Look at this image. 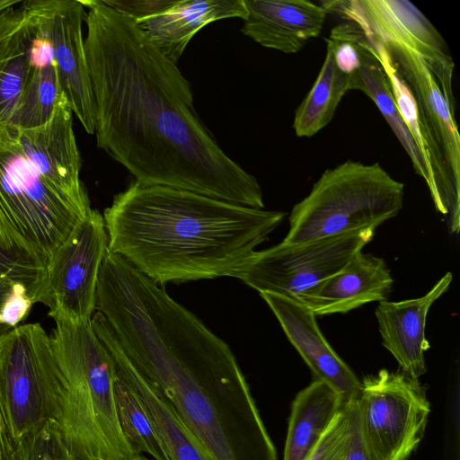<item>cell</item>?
Listing matches in <instances>:
<instances>
[{
	"instance_id": "8",
	"label": "cell",
	"mask_w": 460,
	"mask_h": 460,
	"mask_svg": "<svg viewBox=\"0 0 460 460\" xmlns=\"http://www.w3.org/2000/svg\"><path fill=\"white\" fill-rule=\"evenodd\" d=\"M374 235L375 229L367 228L302 243L282 241L266 250L254 251L232 277L259 293L295 299L339 271Z\"/></svg>"
},
{
	"instance_id": "18",
	"label": "cell",
	"mask_w": 460,
	"mask_h": 460,
	"mask_svg": "<svg viewBox=\"0 0 460 460\" xmlns=\"http://www.w3.org/2000/svg\"><path fill=\"white\" fill-rule=\"evenodd\" d=\"M241 31L260 45L294 54L318 37L327 12L306 0H243Z\"/></svg>"
},
{
	"instance_id": "27",
	"label": "cell",
	"mask_w": 460,
	"mask_h": 460,
	"mask_svg": "<svg viewBox=\"0 0 460 460\" xmlns=\"http://www.w3.org/2000/svg\"><path fill=\"white\" fill-rule=\"evenodd\" d=\"M113 390L120 429L133 449L138 455L147 453L154 460H170L160 436L136 393L117 374Z\"/></svg>"
},
{
	"instance_id": "12",
	"label": "cell",
	"mask_w": 460,
	"mask_h": 460,
	"mask_svg": "<svg viewBox=\"0 0 460 460\" xmlns=\"http://www.w3.org/2000/svg\"><path fill=\"white\" fill-rule=\"evenodd\" d=\"M28 23L48 39L60 86L84 129L94 134V102L84 50L81 0L21 2Z\"/></svg>"
},
{
	"instance_id": "29",
	"label": "cell",
	"mask_w": 460,
	"mask_h": 460,
	"mask_svg": "<svg viewBox=\"0 0 460 460\" xmlns=\"http://www.w3.org/2000/svg\"><path fill=\"white\" fill-rule=\"evenodd\" d=\"M352 430L349 402L334 417L308 460H347Z\"/></svg>"
},
{
	"instance_id": "9",
	"label": "cell",
	"mask_w": 460,
	"mask_h": 460,
	"mask_svg": "<svg viewBox=\"0 0 460 460\" xmlns=\"http://www.w3.org/2000/svg\"><path fill=\"white\" fill-rule=\"evenodd\" d=\"M107 252L102 214L92 209L47 265L39 303L49 308L54 321H91L96 310L99 273Z\"/></svg>"
},
{
	"instance_id": "6",
	"label": "cell",
	"mask_w": 460,
	"mask_h": 460,
	"mask_svg": "<svg viewBox=\"0 0 460 460\" xmlns=\"http://www.w3.org/2000/svg\"><path fill=\"white\" fill-rule=\"evenodd\" d=\"M403 183L378 163L348 160L325 170L289 216L283 242L302 243L377 227L402 208Z\"/></svg>"
},
{
	"instance_id": "15",
	"label": "cell",
	"mask_w": 460,
	"mask_h": 460,
	"mask_svg": "<svg viewBox=\"0 0 460 460\" xmlns=\"http://www.w3.org/2000/svg\"><path fill=\"white\" fill-rule=\"evenodd\" d=\"M260 296L317 379L329 385L345 402L357 400L361 382L328 343L314 313L288 296L269 292L260 293Z\"/></svg>"
},
{
	"instance_id": "32",
	"label": "cell",
	"mask_w": 460,
	"mask_h": 460,
	"mask_svg": "<svg viewBox=\"0 0 460 460\" xmlns=\"http://www.w3.org/2000/svg\"><path fill=\"white\" fill-rule=\"evenodd\" d=\"M14 446L0 412V460H13Z\"/></svg>"
},
{
	"instance_id": "33",
	"label": "cell",
	"mask_w": 460,
	"mask_h": 460,
	"mask_svg": "<svg viewBox=\"0 0 460 460\" xmlns=\"http://www.w3.org/2000/svg\"><path fill=\"white\" fill-rule=\"evenodd\" d=\"M19 1H14V0H0V11L4 9V8H7L11 5H13L15 4H17Z\"/></svg>"
},
{
	"instance_id": "4",
	"label": "cell",
	"mask_w": 460,
	"mask_h": 460,
	"mask_svg": "<svg viewBox=\"0 0 460 460\" xmlns=\"http://www.w3.org/2000/svg\"><path fill=\"white\" fill-rule=\"evenodd\" d=\"M45 368V404L75 460H132L114 398L113 359L91 321L56 320Z\"/></svg>"
},
{
	"instance_id": "24",
	"label": "cell",
	"mask_w": 460,
	"mask_h": 460,
	"mask_svg": "<svg viewBox=\"0 0 460 460\" xmlns=\"http://www.w3.org/2000/svg\"><path fill=\"white\" fill-rule=\"evenodd\" d=\"M350 80L351 75L338 66L327 45L318 76L295 112L296 137H313L331 122L341 98L350 90Z\"/></svg>"
},
{
	"instance_id": "28",
	"label": "cell",
	"mask_w": 460,
	"mask_h": 460,
	"mask_svg": "<svg viewBox=\"0 0 460 460\" xmlns=\"http://www.w3.org/2000/svg\"><path fill=\"white\" fill-rule=\"evenodd\" d=\"M13 460H75L53 420H48L14 446Z\"/></svg>"
},
{
	"instance_id": "21",
	"label": "cell",
	"mask_w": 460,
	"mask_h": 460,
	"mask_svg": "<svg viewBox=\"0 0 460 460\" xmlns=\"http://www.w3.org/2000/svg\"><path fill=\"white\" fill-rule=\"evenodd\" d=\"M345 403L322 380L316 379L302 389L292 402L283 460H308Z\"/></svg>"
},
{
	"instance_id": "19",
	"label": "cell",
	"mask_w": 460,
	"mask_h": 460,
	"mask_svg": "<svg viewBox=\"0 0 460 460\" xmlns=\"http://www.w3.org/2000/svg\"><path fill=\"white\" fill-rule=\"evenodd\" d=\"M246 16L243 0H175L165 11L136 22L158 49L177 63L193 36L207 24Z\"/></svg>"
},
{
	"instance_id": "17",
	"label": "cell",
	"mask_w": 460,
	"mask_h": 460,
	"mask_svg": "<svg viewBox=\"0 0 460 460\" xmlns=\"http://www.w3.org/2000/svg\"><path fill=\"white\" fill-rule=\"evenodd\" d=\"M453 275L447 272L423 296L402 301H380L376 316L383 346L390 351L402 373L418 379L426 372V320L433 303L446 293Z\"/></svg>"
},
{
	"instance_id": "1",
	"label": "cell",
	"mask_w": 460,
	"mask_h": 460,
	"mask_svg": "<svg viewBox=\"0 0 460 460\" xmlns=\"http://www.w3.org/2000/svg\"><path fill=\"white\" fill-rule=\"evenodd\" d=\"M81 3L98 147L140 183L263 208L260 183L200 119L177 63L103 0Z\"/></svg>"
},
{
	"instance_id": "23",
	"label": "cell",
	"mask_w": 460,
	"mask_h": 460,
	"mask_svg": "<svg viewBox=\"0 0 460 460\" xmlns=\"http://www.w3.org/2000/svg\"><path fill=\"white\" fill-rule=\"evenodd\" d=\"M31 34L21 1L0 11V123L8 124L30 76Z\"/></svg>"
},
{
	"instance_id": "11",
	"label": "cell",
	"mask_w": 460,
	"mask_h": 460,
	"mask_svg": "<svg viewBox=\"0 0 460 460\" xmlns=\"http://www.w3.org/2000/svg\"><path fill=\"white\" fill-rule=\"evenodd\" d=\"M364 33L384 47L411 92L423 126L437 190L439 193L451 191L455 181L460 185V137L455 108L421 56L396 40Z\"/></svg>"
},
{
	"instance_id": "34",
	"label": "cell",
	"mask_w": 460,
	"mask_h": 460,
	"mask_svg": "<svg viewBox=\"0 0 460 460\" xmlns=\"http://www.w3.org/2000/svg\"><path fill=\"white\" fill-rule=\"evenodd\" d=\"M132 460H154V459H150V458H147V457H146V456H144L142 455H139V456H137V457H135Z\"/></svg>"
},
{
	"instance_id": "2",
	"label": "cell",
	"mask_w": 460,
	"mask_h": 460,
	"mask_svg": "<svg viewBox=\"0 0 460 460\" xmlns=\"http://www.w3.org/2000/svg\"><path fill=\"white\" fill-rule=\"evenodd\" d=\"M101 338L163 394L212 460H278L229 346L164 287L120 300Z\"/></svg>"
},
{
	"instance_id": "31",
	"label": "cell",
	"mask_w": 460,
	"mask_h": 460,
	"mask_svg": "<svg viewBox=\"0 0 460 460\" xmlns=\"http://www.w3.org/2000/svg\"><path fill=\"white\" fill-rule=\"evenodd\" d=\"M352 419V430L347 460H370L363 444L358 415L357 400L349 402Z\"/></svg>"
},
{
	"instance_id": "26",
	"label": "cell",
	"mask_w": 460,
	"mask_h": 460,
	"mask_svg": "<svg viewBox=\"0 0 460 460\" xmlns=\"http://www.w3.org/2000/svg\"><path fill=\"white\" fill-rule=\"evenodd\" d=\"M64 95L54 62L32 67L8 124L31 129L46 124Z\"/></svg>"
},
{
	"instance_id": "13",
	"label": "cell",
	"mask_w": 460,
	"mask_h": 460,
	"mask_svg": "<svg viewBox=\"0 0 460 460\" xmlns=\"http://www.w3.org/2000/svg\"><path fill=\"white\" fill-rule=\"evenodd\" d=\"M356 23L364 32L396 40L427 62L451 106L454 62L433 24L406 0L326 1L321 5Z\"/></svg>"
},
{
	"instance_id": "5",
	"label": "cell",
	"mask_w": 460,
	"mask_h": 460,
	"mask_svg": "<svg viewBox=\"0 0 460 460\" xmlns=\"http://www.w3.org/2000/svg\"><path fill=\"white\" fill-rule=\"evenodd\" d=\"M45 178L24 156L16 128L0 123V245L46 271L49 260L92 210Z\"/></svg>"
},
{
	"instance_id": "7",
	"label": "cell",
	"mask_w": 460,
	"mask_h": 460,
	"mask_svg": "<svg viewBox=\"0 0 460 460\" xmlns=\"http://www.w3.org/2000/svg\"><path fill=\"white\" fill-rule=\"evenodd\" d=\"M357 407L370 460H407L424 436L431 411L418 379L386 369L363 379Z\"/></svg>"
},
{
	"instance_id": "16",
	"label": "cell",
	"mask_w": 460,
	"mask_h": 460,
	"mask_svg": "<svg viewBox=\"0 0 460 460\" xmlns=\"http://www.w3.org/2000/svg\"><path fill=\"white\" fill-rule=\"evenodd\" d=\"M394 279L385 261L362 251L337 272L295 298L314 314H344L365 304L384 301Z\"/></svg>"
},
{
	"instance_id": "10",
	"label": "cell",
	"mask_w": 460,
	"mask_h": 460,
	"mask_svg": "<svg viewBox=\"0 0 460 460\" xmlns=\"http://www.w3.org/2000/svg\"><path fill=\"white\" fill-rule=\"evenodd\" d=\"M51 351L49 334L39 323L0 336V412L14 443L49 420L45 367Z\"/></svg>"
},
{
	"instance_id": "30",
	"label": "cell",
	"mask_w": 460,
	"mask_h": 460,
	"mask_svg": "<svg viewBox=\"0 0 460 460\" xmlns=\"http://www.w3.org/2000/svg\"><path fill=\"white\" fill-rule=\"evenodd\" d=\"M117 12L133 19L135 22L156 15L169 7L175 0H103Z\"/></svg>"
},
{
	"instance_id": "14",
	"label": "cell",
	"mask_w": 460,
	"mask_h": 460,
	"mask_svg": "<svg viewBox=\"0 0 460 460\" xmlns=\"http://www.w3.org/2000/svg\"><path fill=\"white\" fill-rule=\"evenodd\" d=\"M73 117L71 107L62 95L46 124L31 129L17 128V139L24 156L45 178L76 200L91 205L80 178L82 160Z\"/></svg>"
},
{
	"instance_id": "22",
	"label": "cell",
	"mask_w": 460,
	"mask_h": 460,
	"mask_svg": "<svg viewBox=\"0 0 460 460\" xmlns=\"http://www.w3.org/2000/svg\"><path fill=\"white\" fill-rule=\"evenodd\" d=\"M109 352L117 376L136 393L160 436L170 460H212L164 395L146 382L119 356Z\"/></svg>"
},
{
	"instance_id": "3",
	"label": "cell",
	"mask_w": 460,
	"mask_h": 460,
	"mask_svg": "<svg viewBox=\"0 0 460 460\" xmlns=\"http://www.w3.org/2000/svg\"><path fill=\"white\" fill-rule=\"evenodd\" d=\"M102 217L108 250L163 286L232 277L285 213L133 181Z\"/></svg>"
},
{
	"instance_id": "25",
	"label": "cell",
	"mask_w": 460,
	"mask_h": 460,
	"mask_svg": "<svg viewBox=\"0 0 460 460\" xmlns=\"http://www.w3.org/2000/svg\"><path fill=\"white\" fill-rule=\"evenodd\" d=\"M44 276L0 245V336L20 325L39 302Z\"/></svg>"
},
{
	"instance_id": "20",
	"label": "cell",
	"mask_w": 460,
	"mask_h": 460,
	"mask_svg": "<svg viewBox=\"0 0 460 460\" xmlns=\"http://www.w3.org/2000/svg\"><path fill=\"white\" fill-rule=\"evenodd\" d=\"M358 33L359 65L350 74V90L362 91L375 102L407 152L416 173L426 181L434 201L437 188L431 167L398 111L378 55L359 27Z\"/></svg>"
}]
</instances>
